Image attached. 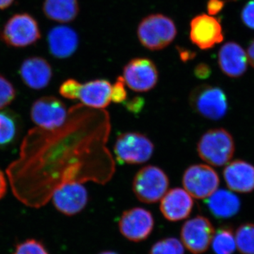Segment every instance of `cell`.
Returning <instances> with one entry per match:
<instances>
[{
    "label": "cell",
    "mask_w": 254,
    "mask_h": 254,
    "mask_svg": "<svg viewBox=\"0 0 254 254\" xmlns=\"http://www.w3.org/2000/svg\"><path fill=\"white\" fill-rule=\"evenodd\" d=\"M233 137L224 128H214L200 137L197 151L203 161L215 167L230 163L235 153Z\"/></svg>",
    "instance_id": "1"
},
{
    "label": "cell",
    "mask_w": 254,
    "mask_h": 254,
    "mask_svg": "<svg viewBox=\"0 0 254 254\" xmlns=\"http://www.w3.org/2000/svg\"><path fill=\"white\" fill-rule=\"evenodd\" d=\"M177 33L173 20L160 14H150L143 18L137 30L142 46L152 51L168 47L175 40Z\"/></svg>",
    "instance_id": "2"
},
{
    "label": "cell",
    "mask_w": 254,
    "mask_h": 254,
    "mask_svg": "<svg viewBox=\"0 0 254 254\" xmlns=\"http://www.w3.org/2000/svg\"><path fill=\"white\" fill-rule=\"evenodd\" d=\"M41 38V31L36 18L28 13L13 15L0 30V40L12 48H26Z\"/></svg>",
    "instance_id": "3"
},
{
    "label": "cell",
    "mask_w": 254,
    "mask_h": 254,
    "mask_svg": "<svg viewBox=\"0 0 254 254\" xmlns=\"http://www.w3.org/2000/svg\"><path fill=\"white\" fill-rule=\"evenodd\" d=\"M169 184L168 175L162 169L148 165L136 174L132 189L140 201L152 204L162 199L168 191Z\"/></svg>",
    "instance_id": "4"
},
{
    "label": "cell",
    "mask_w": 254,
    "mask_h": 254,
    "mask_svg": "<svg viewBox=\"0 0 254 254\" xmlns=\"http://www.w3.org/2000/svg\"><path fill=\"white\" fill-rule=\"evenodd\" d=\"M192 109L198 115L210 120L225 117L228 109L226 95L221 88L209 85L196 87L190 95Z\"/></svg>",
    "instance_id": "5"
},
{
    "label": "cell",
    "mask_w": 254,
    "mask_h": 254,
    "mask_svg": "<svg viewBox=\"0 0 254 254\" xmlns=\"http://www.w3.org/2000/svg\"><path fill=\"white\" fill-rule=\"evenodd\" d=\"M120 163L138 165L148 161L154 151V145L148 137L138 132H126L117 138L114 147Z\"/></svg>",
    "instance_id": "6"
},
{
    "label": "cell",
    "mask_w": 254,
    "mask_h": 254,
    "mask_svg": "<svg viewBox=\"0 0 254 254\" xmlns=\"http://www.w3.org/2000/svg\"><path fill=\"white\" fill-rule=\"evenodd\" d=\"M182 184L193 198L205 199L218 190L220 178L209 165H193L184 173Z\"/></svg>",
    "instance_id": "7"
},
{
    "label": "cell",
    "mask_w": 254,
    "mask_h": 254,
    "mask_svg": "<svg viewBox=\"0 0 254 254\" xmlns=\"http://www.w3.org/2000/svg\"><path fill=\"white\" fill-rule=\"evenodd\" d=\"M215 230L205 217L198 215L182 225L180 240L185 248L193 254H201L208 250L213 241Z\"/></svg>",
    "instance_id": "8"
},
{
    "label": "cell",
    "mask_w": 254,
    "mask_h": 254,
    "mask_svg": "<svg viewBox=\"0 0 254 254\" xmlns=\"http://www.w3.org/2000/svg\"><path fill=\"white\" fill-rule=\"evenodd\" d=\"M31 118L40 128L55 131L66 122L67 110L59 98L54 96L42 97L32 105Z\"/></svg>",
    "instance_id": "9"
},
{
    "label": "cell",
    "mask_w": 254,
    "mask_h": 254,
    "mask_svg": "<svg viewBox=\"0 0 254 254\" xmlns=\"http://www.w3.org/2000/svg\"><path fill=\"white\" fill-rule=\"evenodd\" d=\"M57 210L67 216L81 213L88 203L86 187L77 181H65L58 185L52 193Z\"/></svg>",
    "instance_id": "10"
},
{
    "label": "cell",
    "mask_w": 254,
    "mask_h": 254,
    "mask_svg": "<svg viewBox=\"0 0 254 254\" xmlns=\"http://www.w3.org/2000/svg\"><path fill=\"white\" fill-rule=\"evenodd\" d=\"M123 78L130 89L144 93L153 89L158 81V71L155 63L148 58H134L125 65Z\"/></svg>",
    "instance_id": "11"
},
{
    "label": "cell",
    "mask_w": 254,
    "mask_h": 254,
    "mask_svg": "<svg viewBox=\"0 0 254 254\" xmlns=\"http://www.w3.org/2000/svg\"><path fill=\"white\" fill-rule=\"evenodd\" d=\"M154 225L152 213L140 207L125 210L119 220L120 233L127 240L133 242H141L148 239Z\"/></svg>",
    "instance_id": "12"
},
{
    "label": "cell",
    "mask_w": 254,
    "mask_h": 254,
    "mask_svg": "<svg viewBox=\"0 0 254 254\" xmlns=\"http://www.w3.org/2000/svg\"><path fill=\"white\" fill-rule=\"evenodd\" d=\"M190 39L200 49L213 48L223 40L221 23L210 15H198L190 21Z\"/></svg>",
    "instance_id": "13"
},
{
    "label": "cell",
    "mask_w": 254,
    "mask_h": 254,
    "mask_svg": "<svg viewBox=\"0 0 254 254\" xmlns=\"http://www.w3.org/2000/svg\"><path fill=\"white\" fill-rule=\"evenodd\" d=\"M193 207V197L181 188L172 189L160 200V211L170 222L185 220L190 216Z\"/></svg>",
    "instance_id": "14"
},
{
    "label": "cell",
    "mask_w": 254,
    "mask_h": 254,
    "mask_svg": "<svg viewBox=\"0 0 254 254\" xmlns=\"http://www.w3.org/2000/svg\"><path fill=\"white\" fill-rule=\"evenodd\" d=\"M19 73L23 83L34 90L46 88L53 77L51 65L41 57H31L25 60Z\"/></svg>",
    "instance_id": "15"
},
{
    "label": "cell",
    "mask_w": 254,
    "mask_h": 254,
    "mask_svg": "<svg viewBox=\"0 0 254 254\" xmlns=\"http://www.w3.org/2000/svg\"><path fill=\"white\" fill-rule=\"evenodd\" d=\"M227 187L238 193H250L254 190V166L237 160L227 164L223 171Z\"/></svg>",
    "instance_id": "16"
},
{
    "label": "cell",
    "mask_w": 254,
    "mask_h": 254,
    "mask_svg": "<svg viewBox=\"0 0 254 254\" xmlns=\"http://www.w3.org/2000/svg\"><path fill=\"white\" fill-rule=\"evenodd\" d=\"M218 64L225 75L231 78H238L247 71L248 57L240 45L229 42L220 48Z\"/></svg>",
    "instance_id": "17"
},
{
    "label": "cell",
    "mask_w": 254,
    "mask_h": 254,
    "mask_svg": "<svg viewBox=\"0 0 254 254\" xmlns=\"http://www.w3.org/2000/svg\"><path fill=\"white\" fill-rule=\"evenodd\" d=\"M48 40L50 53L59 59L69 58L78 46L77 33L68 26L53 28L48 33Z\"/></svg>",
    "instance_id": "18"
},
{
    "label": "cell",
    "mask_w": 254,
    "mask_h": 254,
    "mask_svg": "<svg viewBox=\"0 0 254 254\" xmlns=\"http://www.w3.org/2000/svg\"><path fill=\"white\" fill-rule=\"evenodd\" d=\"M112 85L105 79H96L82 84L78 100L86 106L105 108L111 102Z\"/></svg>",
    "instance_id": "19"
},
{
    "label": "cell",
    "mask_w": 254,
    "mask_h": 254,
    "mask_svg": "<svg viewBox=\"0 0 254 254\" xmlns=\"http://www.w3.org/2000/svg\"><path fill=\"white\" fill-rule=\"evenodd\" d=\"M206 204L213 216L219 219L231 218L240 209V200L235 193L225 190H218L208 197Z\"/></svg>",
    "instance_id": "20"
},
{
    "label": "cell",
    "mask_w": 254,
    "mask_h": 254,
    "mask_svg": "<svg viewBox=\"0 0 254 254\" xmlns=\"http://www.w3.org/2000/svg\"><path fill=\"white\" fill-rule=\"evenodd\" d=\"M43 11L52 21L68 23L78 16L79 6L78 0H45Z\"/></svg>",
    "instance_id": "21"
},
{
    "label": "cell",
    "mask_w": 254,
    "mask_h": 254,
    "mask_svg": "<svg viewBox=\"0 0 254 254\" xmlns=\"http://www.w3.org/2000/svg\"><path fill=\"white\" fill-rule=\"evenodd\" d=\"M211 245L215 254H232L237 247L235 234L228 227H221L215 232Z\"/></svg>",
    "instance_id": "22"
},
{
    "label": "cell",
    "mask_w": 254,
    "mask_h": 254,
    "mask_svg": "<svg viewBox=\"0 0 254 254\" xmlns=\"http://www.w3.org/2000/svg\"><path fill=\"white\" fill-rule=\"evenodd\" d=\"M236 245L242 254H254V225L244 224L237 229Z\"/></svg>",
    "instance_id": "23"
},
{
    "label": "cell",
    "mask_w": 254,
    "mask_h": 254,
    "mask_svg": "<svg viewBox=\"0 0 254 254\" xmlns=\"http://www.w3.org/2000/svg\"><path fill=\"white\" fill-rule=\"evenodd\" d=\"M149 254H185V247L181 240L168 237L155 242L150 248Z\"/></svg>",
    "instance_id": "24"
},
{
    "label": "cell",
    "mask_w": 254,
    "mask_h": 254,
    "mask_svg": "<svg viewBox=\"0 0 254 254\" xmlns=\"http://www.w3.org/2000/svg\"><path fill=\"white\" fill-rule=\"evenodd\" d=\"M16 133V127L11 117L0 112V145L11 143Z\"/></svg>",
    "instance_id": "25"
},
{
    "label": "cell",
    "mask_w": 254,
    "mask_h": 254,
    "mask_svg": "<svg viewBox=\"0 0 254 254\" xmlns=\"http://www.w3.org/2000/svg\"><path fill=\"white\" fill-rule=\"evenodd\" d=\"M16 98V90L12 83L0 75V110L6 108Z\"/></svg>",
    "instance_id": "26"
},
{
    "label": "cell",
    "mask_w": 254,
    "mask_h": 254,
    "mask_svg": "<svg viewBox=\"0 0 254 254\" xmlns=\"http://www.w3.org/2000/svg\"><path fill=\"white\" fill-rule=\"evenodd\" d=\"M13 254H50L39 241L30 239L16 246Z\"/></svg>",
    "instance_id": "27"
},
{
    "label": "cell",
    "mask_w": 254,
    "mask_h": 254,
    "mask_svg": "<svg viewBox=\"0 0 254 254\" xmlns=\"http://www.w3.org/2000/svg\"><path fill=\"white\" fill-rule=\"evenodd\" d=\"M81 85V83L76 80L69 78L63 82L60 88V93L66 99H78Z\"/></svg>",
    "instance_id": "28"
},
{
    "label": "cell",
    "mask_w": 254,
    "mask_h": 254,
    "mask_svg": "<svg viewBox=\"0 0 254 254\" xmlns=\"http://www.w3.org/2000/svg\"><path fill=\"white\" fill-rule=\"evenodd\" d=\"M127 99V91L123 77L119 76L112 86L111 100L115 103H125Z\"/></svg>",
    "instance_id": "29"
},
{
    "label": "cell",
    "mask_w": 254,
    "mask_h": 254,
    "mask_svg": "<svg viewBox=\"0 0 254 254\" xmlns=\"http://www.w3.org/2000/svg\"><path fill=\"white\" fill-rule=\"evenodd\" d=\"M242 18L247 27L254 30V0L245 5L242 10Z\"/></svg>",
    "instance_id": "30"
},
{
    "label": "cell",
    "mask_w": 254,
    "mask_h": 254,
    "mask_svg": "<svg viewBox=\"0 0 254 254\" xmlns=\"http://www.w3.org/2000/svg\"><path fill=\"white\" fill-rule=\"evenodd\" d=\"M125 107L130 113H139L144 106L145 101L141 97H135L128 101H125ZM124 103V104H125Z\"/></svg>",
    "instance_id": "31"
},
{
    "label": "cell",
    "mask_w": 254,
    "mask_h": 254,
    "mask_svg": "<svg viewBox=\"0 0 254 254\" xmlns=\"http://www.w3.org/2000/svg\"><path fill=\"white\" fill-rule=\"evenodd\" d=\"M225 1L222 0H209L207 4V10L209 14H218L223 8Z\"/></svg>",
    "instance_id": "32"
},
{
    "label": "cell",
    "mask_w": 254,
    "mask_h": 254,
    "mask_svg": "<svg viewBox=\"0 0 254 254\" xmlns=\"http://www.w3.org/2000/svg\"><path fill=\"white\" fill-rule=\"evenodd\" d=\"M194 73L197 78L205 79L210 76L211 71L208 65L201 63L195 66Z\"/></svg>",
    "instance_id": "33"
},
{
    "label": "cell",
    "mask_w": 254,
    "mask_h": 254,
    "mask_svg": "<svg viewBox=\"0 0 254 254\" xmlns=\"http://www.w3.org/2000/svg\"><path fill=\"white\" fill-rule=\"evenodd\" d=\"M6 181L4 173L0 170V199L2 198L6 191Z\"/></svg>",
    "instance_id": "34"
},
{
    "label": "cell",
    "mask_w": 254,
    "mask_h": 254,
    "mask_svg": "<svg viewBox=\"0 0 254 254\" xmlns=\"http://www.w3.org/2000/svg\"><path fill=\"white\" fill-rule=\"evenodd\" d=\"M247 57L251 65L254 68V40L251 43L250 47L247 52Z\"/></svg>",
    "instance_id": "35"
},
{
    "label": "cell",
    "mask_w": 254,
    "mask_h": 254,
    "mask_svg": "<svg viewBox=\"0 0 254 254\" xmlns=\"http://www.w3.org/2000/svg\"><path fill=\"white\" fill-rule=\"evenodd\" d=\"M14 0H0V9H6L12 5Z\"/></svg>",
    "instance_id": "36"
},
{
    "label": "cell",
    "mask_w": 254,
    "mask_h": 254,
    "mask_svg": "<svg viewBox=\"0 0 254 254\" xmlns=\"http://www.w3.org/2000/svg\"><path fill=\"white\" fill-rule=\"evenodd\" d=\"M190 52H182L180 53V57H181L182 60H184V61H187L189 59H190L191 58V55L189 54Z\"/></svg>",
    "instance_id": "37"
},
{
    "label": "cell",
    "mask_w": 254,
    "mask_h": 254,
    "mask_svg": "<svg viewBox=\"0 0 254 254\" xmlns=\"http://www.w3.org/2000/svg\"><path fill=\"white\" fill-rule=\"evenodd\" d=\"M98 254H118L116 252H113V251H104V252H100Z\"/></svg>",
    "instance_id": "38"
}]
</instances>
